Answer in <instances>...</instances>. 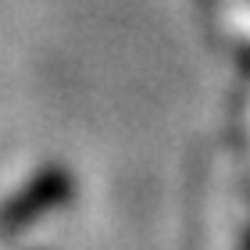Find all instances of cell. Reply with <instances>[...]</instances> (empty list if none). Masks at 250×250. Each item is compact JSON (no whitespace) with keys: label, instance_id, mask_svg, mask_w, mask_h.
Returning <instances> with one entry per match:
<instances>
[{"label":"cell","instance_id":"cell-1","mask_svg":"<svg viewBox=\"0 0 250 250\" xmlns=\"http://www.w3.org/2000/svg\"><path fill=\"white\" fill-rule=\"evenodd\" d=\"M61 193H64V179H61V175H43L40 183L29 189L25 200H15V204L4 211V225H7V229H18V225H25L21 218H29V211L50 208V204L58 200Z\"/></svg>","mask_w":250,"mask_h":250}]
</instances>
